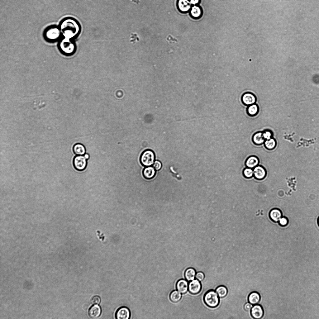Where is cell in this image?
Returning a JSON list of instances; mask_svg holds the SVG:
<instances>
[{"instance_id":"obj_23","label":"cell","mask_w":319,"mask_h":319,"mask_svg":"<svg viewBox=\"0 0 319 319\" xmlns=\"http://www.w3.org/2000/svg\"><path fill=\"white\" fill-rule=\"evenodd\" d=\"M215 291L220 298L225 297L228 293L227 288L223 285H220L217 287Z\"/></svg>"},{"instance_id":"obj_12","label":"cell","mask_w":319,"mask_h":319,"mask_svg":"<svg viewBox=\"0 0 319 319\" xmlns=\"http://www.w3.org/2000/svg\"><path fill=\"white\" fill-rule=\"evenodd\" d=\"M101 313L100 306L97 304H94L91 306L88 311L89 316L92 318H96L99 317Z\"/></svg>"},{"instance_id":"obj_35","label":"cell","mask_w":319,"mask_h":319,"mask_svg":"<svg viewBox=\"0 0 319 319\" xmlns=\"http://www.w3.org/2000/svg\"><path fill=\"white\" fill-rule=\"evenodd\" d=\"M85 158L87 159H88L89 158V155L88 154H85L84 155Z\"/></svg>"},{"instance_id":"obj_1","label":"cell","mask_w":319,"mask_h":319,"mask_svg":"<svg viewBox=\"0 0 319 319\" xmlns=\"http://www.w3.org/2000/svg\"><path fill=\"white\" fill-rule=\"evenodd\" d=\"M59 27L63 38L70 39L77 36L81 30L78 21L71 17L63 19L61 21Z\"/></svg>"},{"instance_id":"obj_24","label":"cell","mask_w":319,"mask_h":319,"mask_svg":"<svg viewBox=\"0 0 319 319\" xmlns=\"http://www.w3.org/2000/svg\"><path fill=\"white\" fill-rule=\"evenodd\" d=\"M181 294L178 291H172L170 294L169 298L170 300L174 302H177L179 301L181 298Z\"/></svg>"},{"instance_id":"obj_8","label":"cell","mask_w":319,"mask_h":319,"mask_svg":"<svg viewBox=\"0 0 319 319\" xmlns=\"http://www.w3.org/2000/svg\"><path fill=\"white\" fill-rule=\"evenodd\" d=\"M201 288L200 281L196 279L190 281L188 284V289L192 294H198L201 291Z\"/></svg>"},{"instance_id":"obj_34","label":"cell","mask_w":319,"mask_h":319,"mask_svg":"<svg viewBox=\"0 0 319 319\" xmlns=\"http://www.w3.org/2000/svg\"><path fill=\"white\" fill-rule=\"evenodd\" d=\"M199 0H190V2L191 4L195 5L198 3Z\"/></svg>"},{"instance_id":"obj_30","label":"cell","mask_w":319,"mask_h":319,"mask_svg":"<svg viewBox=\"0 0 319 319\" xmlns=\"http://www.w3.org/2000/svg\"><path fill=\"white\" fill-rule=\"evenodd\" d=\"M162 166V164L161 162L158 160L155 161L153 164V167L156 170H160L161 169Z\"/></svg>"},{"instance_id":"obj_19","label":"cell","mask_w":319,"mask_h":319,"mask_svg":"<svg viewBox=\"0 0 319 319\" xmlns=\"http://www.w3.org/2000/svg\"><path fill=\"white\" fill-rule=\"evenodd\" d=\"M259 111L258 105L255 103L248 106L246 109V112L248 116L251 117L256 116Z\"/></svg>"},{"instance_id":"obj_13","label":"cell","mask_w":319,"mask_h":319,"mask_svg":"<svg viewBox=\"0 0 319 319\" xmlns=\"http://www.w3.org/2000/svg\"><path fill=\"white\" fill-rule=\"evenodd\" d=\"M176 287L177 290L182 294L186 293L188 291V284L187 281L181 279L177 283Z\"/></svg>"},{"instance_id":"obj_31","label":"cell","mask_w":319,"mask_h":319,"mask_svg":"<svg viewBox=\"0 0 319 319\" xmlns=\"http://www.w3.org/2000/svg\"><path fill=\"white\" fill-rule=\"evenodd\" d=\"M101 301L100 297L98 296H95L93 297L91 300L92 303L93 304H98Z\"/></svg>"},{"instance_id":"obj_17","label":"cell","mask_w":319,"mask_h":319,"mask_svg":"<svg viewBox=\"0 0 319 319\" xmlns=\"http://www.w3.org/2000/svg\"><path fill=\"white\" fill-rule=\"evenodd\" d=\"M259 163L258 158L255 156H251L249 157L245 162V165L247 167L253 169L257 166Z\"/></svg>"},{"instance_id":"obj_20","label":"cell","mask_w":319,"mask_h":319,"mask_svg":"<svg viewBox=\"0 0 319 319\" xmlns=\"http://www.w3.org/2000/svg\"><path fill=\"white\" fill-rule=\"evenodd\" d=\"M73 150L74 153L77 155H83L85 153V148L81 144L77 143L75 144L73 147Z\"/></svg>"},{"instance_id":"obj_14","label":"cell","mask_w":319,"mask_h":319,"mask_svg":"<svg viewBox=\"0 0 319 319\" xmlns=\"http://www.w3.org/2000/svg\"><path fill=\"white\" fill-rule=\"evenodd\" d=\"M156 170L153 167L151 166L146 167L143 170V175L144 177L146 179H152L155 175Z\"/></svg>"},{"instance_id":"obj_2","label":"cell","mask_w":319,"mask_h":319,"mask_svg":"<svg viewBox=\"0 0 319 319\" xmlns=\"http://www.w3.org/2000/svg\"><path fill=\"white\" fill-rule=\"evenodd\" d=\"M219 297L215 291L210 290L207 291L203 297V301L205 304L211 308H215L220 303Z\"/></svg>"},{"instance_id":"obj_36","label":"cell","mask_w":319,"mask_h":319,"mask_svg":"<svg viewBox=\"0 0 319 319\" xmlns=\"http://www.w3.org/2000/svg\"><path fill=\"white\" fill-rule=\"evenodd\" d=\"M317 223H318V226H319V217H318V219H317Z\"/></svg>"},{"instance_id":"obj_6","label":"cell","mask_w":319,"mask_h":319,"mask_svg":"<svg viewBox=\"0 0 319 319\" xmlns=\"http://www.w3.org/2000/svg\"><path fill=\"white\" fill-rule=\"evenodd\" d=\"M73 164L76 170L79 171L83 170L87 166V159L83 155H77L74 158Z\"/></svg>"},{"instance_id":"obj_18","label":"cell","mask_w":319,"mask_h":319,"mask_svg":"<svg viewBox=\"0 0 319 319\" xmlns=\"http://www.w3.org/2000/svg\"><path fill=\"white\" fill-rule=\"evenodd\" d=\"M178 5L180 11L185 12L190 8L191 3L188 0H178Z\"/></svg>"},{"instance_id":"obj_26","label":"cell","mask_w":319,"mask_h":319,"mask_svg":"<svg viewBox=\"0 0 319 319\" xmlns=\"http://www.w3.org/2000/svg\"><path fill=\"white\" fill-rule=\"evenodd\" d=\"M191 14L194 17H198L201 14V11L199 7L197 6H194L192 7L191 11Z\"/></svg>"},{"instance_id":"obj_29","label":"cell","mask_w":319,"mask_h":319,"mask_svg":"<svg viewBox=\"0 0 319 319\" xmlns=\"http://www.w3.org/2000/svg\"><path fill=\"white\" fill-rule=\"evenodd\" d=\"M204 274L202 272H199L196 274L195 278L200 281H202L204 279Z\"/></svg>"},{"instance_id":"obj_25","label":"cell","mask_w":319,"mask_h":319,"mask_svg":"<svg viewBox=\"0 0 319 319\" xmlns=\"http://www.w3.org/2000/svg\"><path fill=\"white\" fill-rule=\"evenodd\" d=\"M265 147L268 150L274 149L276 145V142L274 139L271 138L269 139L265 140L264 141Z\"/></svg>"},{"instance_id":"obj_15","label":"cell","mask_w":319,"mask_h":319,"mask_svg":"<svg viewBox=\"0 0 319 319\" xmlns=\"http://www.w3.org/2000/svg\"><path fill=\"white\" fill-rule=\"evenodd\" d=\"M248 300V302L253 305L257 304L260 301V296L257 292H253L249 295Z\"/></svg>"},{"instance_id":"obj_33","label":"cell","mask_w":319,"mask_h":319,"mask_svg":"<svg viewBox=\"0 0 319 319\" xmlns=\"http://www.w3.org/2000/svg\"><path fill=\"white\" fill-rule=\"evenodd\" d=\"M253 306V305L249 302L245 304L244 308L247 311H250Z\"/></svg>"},{"instance_id":"obj_22","label":"cell","mask_w":319,"mask_h":319,"mask_svg":"<svg viewBox=\"0 0 319 319\" xmlns=\"http://www.w3.org/2000/svg\"><path fill=\"white\" fill-rule=\"evenodd\" d=\"M196 271L193 268H190L187 269L184 273L185 277L188 281L194 280L195 277Z\"/></svg>"},{"instance_id":"obj_16","label":"cell","mask_w":319,"mask_h":319,"mask_svg":"<svg viewBox=\"0 0 319 319\" xmlns=\"http://www.w3.org/2000/svg\"><path fill=\"white\" fill-rule=\"evenodd\" d=\"M282 214L279 209L274 208L271 210L269 212V216L270 219L273 221L277 222L281 217Z\"/></svg>"},{"instance_id":"obj_11","label":"cell","mask_w":319,"mask_h":319,"mask_svg":"<svg viewBox=\"0 0 319 319\" xmlns=\"http://www.w3.org/2000/svg\"><path fill=\"white\" fill-rule=\"evenodd\" d=\"M254 175L258 180L264 179L266 175V171L265 169L261 166L257 165L254 168Z\"/></svg>"},{"instance_id":"obj_32","label":"cell","mask_w":319,"mask_h":319,"mask_svg":"<svg viewBox=\"0 0 319 319\" xmlns=\"http://www.w3.org/2000/svg\"><path fill=\"white\" fill-rule=\"evenodd\" d=\"M263 136L265 140H268L271 138L272 136V133L269 131H265L263 133Z\"/></svg>"},{"instance_id":"obj_7","label":"cell","mask_w":319,"mask_h":319,"mask_svg":"<svg viewBox=\"0 0 319 319\" xmlns=\"http://www.w3.org/2000/svg\"><path fill=\"white\" fill-rule=\"evenodd\" d=\"M241 101L244 105L248 106L255 103L257 101V98L253 93L250 92H246L242 95Z\"/></svg>"},{"instance_id":"obj_28","label":"cell","mask_w":319,"mask_h":319,"mask_svg":"<svg viewBox=\"0 0 319 319\" xmlns=\"http://www.w3.org/2000/svg\"><path fill=\"white\" fill-rule=\"evenodd\" d=\"M279 223L280 226H284L287 225L288 223V219L285 217H281L279 221Z\"/></svg>"},{"instance_id":"obj_9","label":"cell","mask_w":319,"mask_h":319,"mask_svg":"<svg viewBox=\"0 0 319 319\" xmlns=\"http://www.w3.org/2000/svg\"><path fill=\"white\" fill-rule=\"evenodd\" d=\"M251 317L254 319H259L263 316L264 312L262 307L259 304L254 305L250 311Z\"/></svg>"},{"instance_id":"obj_27","label":"cell","mask_w":319,"mask_h":319,"mask_svg":"<svg viewBox=\"0 0 319 319\" xmlns=\"http://www.w3.org/2000/svg\"><path fill=\"white\" fill-rule=\"evenodd\" d=\"M243 174L246 178H251L254 175L253 170L252 169L247 167L243 170Z\"/></svg>"},{"instance_id":"obj_4","label":"cell","mask_w":319,"mask_h":319,"mask_svg":"<svg viewBox=\"0 0 319 319\" xmlns=\"http://www.w3.org/2000/svg\"><path fill=\"white\" fill-rule=\"evenodd\" d=\"M155 155L154 152L150 150H146L144 151L140 155V162L143 166H150L154 163Z\"/></svg>"},{"instance_id":"obj_3","label":"cell","mask_w":319,"mask_h":319,"mask_svg":"<svg viewBox=\"0 0 319 319\" xmlns=\"http://www.w3.org/2000/svg\"><path fill=\"white\" fill-rule=\"evenodd\" d=\"M60 50L64 55H70L74 53L76 46L72 39L63 38L59 43Z\"/></svg>"},{"instance_id":"obj_21","label":"cell","mask_w":319,"mask_h":319,"mask_svg":"<svg viewBox=\"0 0 319 319\" xmlns=\"http://www.w3.org/2000/svg\"><path fill=\"white\" fill-rule=\"evenodd\" d=\"M253 142L256 145H260L263 143L265 141L262 132H258L255 133L252 137Z\"/></svg>"},{"instance_id":"obj_5","label":"cell","mask_w":319,"mask_h":319,"mask_svg":"<svg viewBox=\"0 0 319 319\" xmlns=\"http://www.w3.org/2000/svg\"><path fill=\"white\" fill-rule=\"evenodd\" d=\"M45 39L50 41H55L61 35L60 28L57 26H50L46 29L44 33Z\"/></svg>"},{"instance_id":"obj_10","label":"cell","mask_w":319,"mask_h":319,"mask_svg":"<svg viewBox=\"0 0 319 319\" xmlns=\"http://www.w3.org/2000/svg\"><path fill=\"white\" fill-rule=\"evenodd\" d=\"M130 316V310L127 307H122L119 308L117 311L115 317L117 319H128Z\"/></svg>"}]
</instances>
